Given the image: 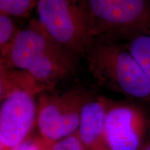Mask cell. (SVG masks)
<instances>
[{
    "instance_id": "cell-14",
    "label": "cell",
    "mask_w": 150,
    "mask_h": 150,
    "mask_svg": "<svg viewBox=\"0 0 150 150\" xmlns=\"http://www.w3.org/2000/svg\"><path fill=\"white\" fill-rule=\"evenodd\" d=\"M53 150H87L81 140L77 131L56 142Z\"/></svg>"
},
{
    "instance_id": "cell-8",
    "label": "cell",
    "mask_w": 150,
    "mask_h": 150,
    "mask_svg": "<svg viewBox=\"0 0 150 150\" xmlns=\"http://www.w3.org/2000/svg\"><path fill=\"white\" fill-rule=\"evenodd\" d=\"M110 103L104 97L93 98L84 105L77 133L87 150H109L105 123Z\"/></svg>"
},
{
    "instance_id": "cell-5",
    "label": "cell",
    "mask_w": 150,
    "mask_h": 150,
    "mask_svg": "<svg viewBox=\"0 0 150 150\" xmlns=\"http://www.w3.org/2000/svg\"><path fill=\"white\" fill-rule=\"evenodd\" d=\"M91 99V94L80 88L59 95L40 94L36 123L40 136L56 142L76 132L83 106Z\"/></svg>"
},
{
    "instance_id": "cell-1",
    "label": "cell",
    "mask_w": 150,
    "mask_h": 150,
    "mask_svg": "<svg viewBox=\"0 0 150 150\" xmlns=\"http://www.w3.org/2000/svg\"><path fill=\"white\" fill-rule=\"evenodd\" d=\"M77 57L56 43L37 20L20 29L0 63L27 71L49 91L74 70Z\"/></svg>"
},
{
    "instance_id": "cell-12",
    "label": "cell",
    "mask_w": 150,
    "mask_h": 150,
    "mask_svg": "<svg viewBox=\"0 0 150 150\" xmlns=\"http://www.w3.org/2000/svg\"><path fill=\"white\" fill-rule=\"evenodd\" d=\"M38 0H0V13L26 18L36 8Z\"/></svg>"
},
{
    "instance_id": "cell-13",
    "label": "cell",
    "mask_w": 150,
    "mask_h": 150,
    "mask_svg": "<svg viewBox=\"0 0 150 150\" xmlns=\"http://www.w3.org/2000/svg\"><path fill=\"white\" fill-rule=\"evenodd\" d=\"M55 142L46 139L42 136L30 134L13 150H53Z\"/></svg>"
},
{
    "instance_id": "cell-3",
    "label": "cell",
    "mask_w": 150,
    "mask_h": 150,
    "mask_svg": "<svg viewBox=\"0 0 150 150\" xmlns=\"http://www.w3.org/2000/svg\"><path fill=\"white\" fill-rule=\"evenodd\" d=\"M95 38L129 41L150 35V0H85Z\"/></svg>"
},
{
    "instance_id": "cell-11",
    "label": "cell",
    "mask_w": 150,
    "mask_h": 150,
    "mask_svg": "<svg viewBox=\"0 0 150 150\" xmlns=\"http://www.w3.org/2000/svg\"><path fill=\"white\" fill-rule=\"evenodd\" d=\"M20 31L12 17L0 13V58L8 54Z\"/></svg>"
},
{
    "instance_id": "cell-4",
    "label": "cell",
    "mask_w": 150,
    "mask_h": 150,
    "mask_svg": "<svg viewBox=\"0 0 150 150\" xmlns=\"http://www.w3.org/2000/svg\"><path fill=\"white\" fill-rule=\"evenodd\" d=\"M38 22L56 43L76 57L85 56L95 38L85 0H38Z\"/></svg>"
},
{
    "instance_id": "cell-10",
    "label": "cell",
    "mask_w": 150,
    "mask_h": 150,
    "mask_svg": "<svg viewBox=\"0 0 150 150\" xmlns=\"http://www.w3.org/2000/svg\"><path fill=\"white\" fill-rule=\"evenodd\" d=\"M125 46L150 79V35L135 37Z\"/></svg>"
},
{
    "instance_id": "cell-2",
    "label": "cell",
    "mask_w": 150,
    "mask_h": 150,
    "mask_svg": "<svg viewBox=\"0 0 150 150\" xmlns=\"http://www.w3.org/2000/svg\"><path fill=\"white\" fill-rule=\"evenodd\" d=\"M84 57L99 85L150 103V79L125 45L96 38Z\"/></svg>"
},
{
    "instance_id": "cell-15",
    "label": "cell",
    "mask_w": 150,
    "mask_h": 150,
    "mask_svg": "<svg viewBox=\"0 0 150 150\" xmlns=\"http://www.w3.org/2000/svg\"><path fill=\"white\" fill-rule=\"evenodd\" d=\"M141 150H150V141L149 143H148L145 147L142 148V149H141Z\"/></svg>"
},
{
    "instance_id": "cell-7",
    "label": "cell",
    "mask_w": 150,
    "mask_h": 150,
    "mask_svg": "<svg viewBox=\"0 0 150 150\" xmlns=\"http://www.w3.org/2000/svg\"><path fill=\"white\" fill-rule=\"evenodd\" d=\"M145 133V120L139 110L127 104H110L105 123L109 150H140Z\"/></svg>"
},
{
    "instance_id": "cell-6",
    "label": "cell",
    "mask_w": 150,
    "mask_h": 150,
    "mask_svg": "<svg viewBox=\"0 0 150 150\" xmlns=\"http://www.w3.org/2000/svg\"><path fill=\"white\" fill-rule=\"evenodd\" d=\"M35 96L18 91L0 99V150H13L31 134L37 123Z\"/></svg>"
},
{
    "instance_id": "cell-9",
    "label": "cell",
    "mask_w": 150,
    "mask_h": 150,
    "mask_svg": "<svg viewBox=\"0 0 150 150\" xmlns=\"http://www.w3.org/2000/svg\"><path fill=\"white\" fill-rule=\"evenodd\" d=\"M18 91L29 92L37 95L49 90L27 71L0 63V99Z\"/></svg>"
}]
</instances>
